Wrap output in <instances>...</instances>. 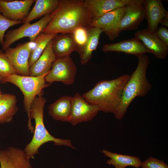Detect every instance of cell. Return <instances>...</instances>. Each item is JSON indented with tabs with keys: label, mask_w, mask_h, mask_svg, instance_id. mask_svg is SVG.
Segmentation results:
<instances>
[{
	"label": "cell",
	"mask_w": 168,
	"mask_h": 168,
	"mask_svg": "<svg viewBox=\"0 0 168 168\" xmlns=\"http://www.w3.org/2000/svg\"><path fill=\"white\" fill-rule=\"evenodd\" d=\"M137 56L138 58L137 67L124 86L121 103L114 114L117 119L123 118L129 105L136 97L145 96L152 87L146 76L147 70L150 63L149 58L145 54Z\"/></svg>",
	"instance_id": "cell-3"
},
{
	"label": "cell",
	"mask_w": 168,
	"mask_h": 168,
	"mask_svg": "<svg viewBox=\"0 0 168 168\" xmlns=\"http://www.w3.org/2000/svg\"><path fill=\"white\" fill-rule=\"evenodd\" d=\"M145 17L148 22L147 28L151 32H155L161 19L168 15L160 0H144Z\"/></svg>",
	"instance_id": "cell-15"
},
{
	"label": "cell",
	"mask_w": 168,
	"mask_h": 168,
	"mask_svg": "<svg viewBox=\"0 0 168 168\" xmlns=\"http://www.w3.org/2000/svg\"><path fill=\"white\" fill-rule=\"evenodd\" d=\"M48 73L36 77L16 74L0 76L1 83H11L18 87L22 92L24 110L28 118L27 127L32 133L34 132V127L30 119L31 105L35 97L44 92L43 89L50 85L45 80V77Z\"/></svg>",
	"instance_id": "cell-5"
},
{
	"label": "cell",
	"mask_w": 168,
	"mask_h": 168,
	"mask_svg": "<svg viewBox=\"0 0 168 168\" xmlns=\"http://www.w3.org/2000/svg\"><path fill=\"white\" fill-rule=\"evenodd\" d=\"M72 97H61L48 107V113L54 119L68 122L71 115Z\"/></svg>",
	"instance_id": "cell-20"
},
{
	"label": "cell",
	"mask_w": 168,
	"mask_h": 168,
	"mask_svg": "<svg viewBox=\"0 0 168 168\" xmlns=\"http://www.w3.org/2000/svg\"><path fill=\"white\" fill-rule=\"evenodd\" d=\"M35 0H0V13L7 19L23 23Z\"/></svg>",
	"instance_id": "cell-11"
},
{
	"label": "cell",
	"mask_w": 168,
	"mask_h": 168,
	"mask_svg": "<svg viewBox=\"0 0 168 168\" xmlns=\"http://www.w3.org/2000/svg\"><path fill=\"white\" fill-rule=\"evenodd\" d=\"M3 52L2 50H1V49H0V54L1 53H2V52Z\"/></svg>",
	"instance_id": "cell-32"
},
{
	"label": "cell",
	"mask_w": 168,
	"mask_h": 168,
	"mask_svg": "<svg viewBox=\"0 0 168 168\" xmlns=\"http://www.w3.org/2000/svg\"><path fill=\"white\" fill-rule=\"evenodd\" d=\"M144 1L138 0L125 7L124 13L120 23V32L137 29L145 17Z\"/></svg>",
	"instance_id": "cell-13"
},
{
	"label": "cell",
	"mask_w": 168,
	"mask_h": 168,
	"mask_svg": "<svg viewBox=\"0 0 168 168\" xmlns=\"http://www.w3.org/2000/svg\"><path fill=\"white\" fill-rule=\"evenodd\" d=\"M130 75L124 74L111 80H102L82 96L89 103L97 105L100 111L114 114L121 103L124 86Z\"/></svg>",
	"instance_id": "cell-2"
},
{
	"label": "cell",
	"mask_w": 168,
	"mask_h": 168,
	"mask_svg": "<svg viewBox=\"0 0 168 168\" xmlns=\"http://www.w3.org/2000/svg\"><path fill=\"white\" fill-rule=\"evenodd\" d=\"M23 23L21 21H14L9 20L0 13V44L4 42V35L6 31L13 26Z\"/></svg>",
	"instance_id": "cell-27"
},
{
	"label": "cell",
	"mask_w": 168,
	"mask_h": 168,
	"mask_svg": "<svg viewBox=\"0 0 168 168\" xmlns=\"http://www.w3.org/2000/svg\"><path fill=\"white\" fill-rule=\"evenodd\" d=\"M59 0H36L23 23L31 21L43 16L49 15L58 7Z\"/></svg>",
	"instance_id": "cell-24"
},
{
	"label": "cell",
	"mask_w": 168,
	"mask_h": 168,
	"mask_svg": "<svg viewBox=\"0 0 168 168\" xmlns=\"http://www.w3.org/2000/svg\"><path fill=\"white\" fill-rule=\"evenodd\" d=\"M156 33L159 38L168 47V30L165 26H162L157 29Z\"/></svg>",
	"instance_id": "cell-30"
},
{
	"label": "cell",
	"mask_w": 168,
	"mask_h": 168,
	"mask_svg": "<svg viewBox=\"0 0 168 168\" xmlns=\"http://www.w3.org/2000/svg\"><path fill=\"white\" fill-rule=\"evenodd\" d=\"M101 152L105 156L110 158L107 160V163L114 166L115 168H125L129 166L135 168L141 167L142 162L138 157L117 154L104 149Z\"/></svg>",
	"instance_id": "cell-23"
},
{
	"label": "cell",
	"mask_w": 168,
	"mask_h": 168,
	"mask_svg": "<svg viewBox=\"0 0 168 168\" xmlns=\"http://www.w3.org/2000/svg\"><path fill=\"white\" fill-rule=\"evenodd\" d=\"M141 167V168H168V165L163 161L151 156L142 162Z\"/></svg>",
	"instance_id": "cell-29"
},
{
	"label": "cell",
	"mask_w": 168,
	"mask_h": 168,
	"mask_svg": "<svg viewBox=\"0 0 168 168\" xmlns=\"http://www.w3.org/2000/svg\"><path fill=\"white\" fill-rule=\"evenodd\" d=\"M52 40L47 45L43 53L30 68V76L36 77L48 73L56 58L52 46Z\"/></svg>",
	"instance_id": "cell-18"
},
{
	"label": "cell",
	"mask_w": 168,
	"mask_h": 168,
	"mask_svg": "<svg viewBox=\"0 0 168 168\" xmlns=\"http://www.w3.org/2000/svg\"><path fill=\"white\" fill-rule=\"evenodd\" d=\"M19 74L5 53L0 54V76Z\"/></svg>",
	"instance_id": "cell-26"
},
{
	"label": "cell",
	"mask_w": 168,
	"mask_h": 168,
	"mask_svg": "<svg viewBox=\"0 0 168 168\" xmlns=\"http://www.w3.org/2000/svg\"><path fill=\"white\" fill-rule=\"evenodd\" d=\"M125 7L117 8L99 17L93 18L90 26L102 30L110 40H114L120 32V23L124 13Z\"/></svg>",
	"instance_id": "cell-8"
},
{
	"label": "cell",
	"mask_w": 168,
	"mask_h": 168,
	"mask_svg": "<svg viewBox=\"0 0 168 168\" xmlns=\"http://www.w3.org/2000/svg\"><path fill=\"white\" fill-rule=\"evenodd\" d=\"M1 92H0V95H1Z\"/></svg>",
	"instance_id": "cell-33"
},
{
	"label": "cell",
	"mask_w": 168,
	"mask_h": 168,
	"mask_svg": "<svg viewBox=\"0 0 168 168\" xmlns=\"http://www.w3.org/2000/svg\"><path fill=\"white\" fill-rule=\"evenodd\" d=\"M96 105L88 103L79 93L72 98L71 115L68 122L73 125L92 120L100 111Z\"/></svg>",
	"instance_id": "cell-10"
},
{
	"label": "cell",
	"mask_w": 168,
	"mask_h": 168,
	"mask_svg": "<svg viewBox=\"0 0 168 168\" xmlns=\"http://www.w3.org/2000/svg\"><path fill=\"white\" fill-rule=\"evenodd\" d=\"M16 97L13 94H1L0 96V124L12 121L18 110Z\"/></svg>",
	"instance_id": "cell-22"
},
{
	"label": "cell",
	"mask_w": 168,
	"mask_h": 168,
	"mask_svg": "<svg viewBox=\"0 0 168 168\" xmlns=\"http://www.w3.org/2000/svg\"><path fill=\"white\" fill-rule=\"evenodd\" d=\"M88 28L82 27H79L76 29L72 33L74 40L77 47V51L79 49L85 44L87 40Z\"/></svg>",
	"instance_id": "cell-28"
},
{
	"label": "cell",
	"mask_w": 168,
	"mask_h": 168,
	"mask_svg": "<svg viewBox=\"0 0 168 168\" xmlns=\"http://www.w3.org/2000/svg\"><path fill=\"white\" fill-rule=\"evenodd\" d=\"M50 15L51 20L43 33H72L79 27H89L93 19L91 10L82 0H59Z\"/></svg>",
	"instance_id": "cell-1"
},
{
	"label": "cell",
	"mask_w": 168,
	"mask_h": 168,
	"mask_svg": "<svg viewBox=\"0 0 168 168\" xmlns=\"http://www.w3.org/2000/svg\"><path fill=\"white\" fill-rule=\"evenodd\" d=\"M103 30L97 27L90 26L88 28V37L85 44L77 51L79 54L81 63L85 65L91 59L93 53L98 44Z\"/></svg>",
	"instance_id": "cell-21"
},
{
	"label": "cell",
	"mask_w": 168,
	"mask_h": 168,
	"mask_svg": "<svg viewBox=\"0 0 168 168\" xmlns=\"http://www.w3.org/2000/svg\"><path fill=\"white\" fill-rule=\"evenodd\" d=\"M24 150L9 147L0 150V168H33Z\"/></svg>",
	"instance_id": "cell-12"
},
{
	"label": "cell",
	"mask_w": 168,
	"mask_h": 168,
	"mask_svg": "<svg viewBox=\"0 0 168 168\" xmlns=\"http://www.w3.org/2000/svg\"><path fill=\"white\" fill-rule=\"evenodd\" d=\"M138 0H85L90 9L93 18L117 8L125 7Z\"/></svg>",
	"instance_id": "cell-17"
},
{
	"label": "cell",
	"mask_w": 168,
	"mask_h": 168,
	"mask_svg": "<svg viewBox=\"0 0 168 168\" xmlns=\"http://www.w3.org/2000/svg\"><path fill=\"white\" fill-rule=\"evenodd\" d=\"M77 70L70 56L56 58L45 77V81L49 84L55 82H61L66 85H71L74 82Z\"/></svg>",
	"instance_id": "cell-7"
},
{
	"label": "cell",
	"mask_w": 168,
	"mask_h": 168,
	"mask_svg": "<svg viewBox=\"0 0 168 168\" xmlns=\"http://www.w3.org/2000/svg\"><path fill=\"white\" fill-rule=\"evenodd\" d=\"M102 50L104 52L115 51L138 56L150 51L138 39L134 37L114 43L105 44Z\"/></svg>",
	"instance_id": "cell-16"
},
{
	"label": "cell",
	"mask_w": 168,
	"mask_h": 168,
	"mask_svg": "<svg viewBox=\"0 0 168 168\" xmlns=\"http://www.w3.org/2000/svg\"><path fill=\"white\" fill-rule=\"evenodd\" d=\"M43 94L42 93L35 97L30 107V119H34L35 126L33 137L24 149L30 159L33 158L35 155L39 153L38 150L41 146L48 142H52L57 146H65L73 149H76L70 139L55 138L46 128L44 122V112L46 100L43 96Z\"/></svg>",
	"instance_id": "cell-4"
},
{
	"label": "cell",
	"mask_w": 168,
	"mask_h": 168,
	"mask_svg": "<svg viewBox=\"0 0 168 168\" xmlns=\"http://www.w3.org/2000/svg\"><path fill=\"white\" fill-rule=\"evenodd\" d=\"M134 35L156 58L160 59L166 58L168 47L159 38L156 32H150L146 29L138 30Z\"/></svg>",
	"instance_id": "cell-14"
},
{
	"label": "cell",
	"mask_w": 168,
	"mask_h": 168,
	"mask_svg": "<svg viewBox=\"0 0 168 168\" xmlns=\"http://www.w3.org/2000/svg\"><path fill=\"white\" fill-rule=\"evenodd\" d=\"M51 20L50 14L47 15L35 23H24L19 28L7 31L4 35L2 51H5L13 43L24 37H28L30 41L34 42Z\"/></svg>",
	"instance_id": "cell-6"
},
{
	"label": "cell",
	"mask_w": 168,
	"mask_h": 168,
	"mask_svg": "<svg viewBox=\"0 0 168 168\" xmlns=\"http://www.w3.org/2000/svg\"><path fill=\"white\" fill-rule=\"evenodd\" d=\"M58 34H46L42 32L37 37L31 50L29 63L30 67L40 57L49 42Z\"/></svg>",
	"instance_id": "cell-25"
},
{
	"label": "cell",
	"mask_w": 168,
	"mask_h": 168,
	"mask_svg": "<svg viewBox=\"0 0 168 168\" xmlns=\"http://www.w3.org/2000/svg\"></svg>",
	"instance_id": "cell-34"
},
{
	"label": "cell",
	"mask_w": 168,
	"mask_h": 168,
	"mask_svg": "<svg viewBox=\"0 0 168 168\" xmlns=\"http://www.w3.org/2000/svg\"><path fill=\"white\" fill-rule=\"evenodd\" d=\"M159 24L162 25V26H166L168 27V15L163 18L160 21Z\"/></svg>",
	"instance_id": "cell-31"
},
{
	"label": "cell",
	"mask_w": 168,
	"mask_h": 168,
	"mask_svg": "<svg viewBox=\"0 0 168 168\" xmlns=\"http://www.w3.org/2000/svg\"><path fill=\"white\" fill-rule=\"evenodd\" d=\"M52 39V46L57 58L70 56L77 47L72 33H60Z\"/></svg>",
	"instance_id": "cell-19"
},
{
	"label": "cell",
	"mask_w": 168,
	"mask_h": 168,
	"mask_svg": "<svg viewBox=\"0 0 168 168\" xmlns=\"http://www.w3.org/2000/svg\"><path fill=\"white\" fill-rule=\"evenodd\" d=\"M34 42L29 41L18 44L14 48L9 47L5 53L19 75L29 76V59Z\"/></svg>",
	"instance_id": "cell-9"
}]
</instances>
